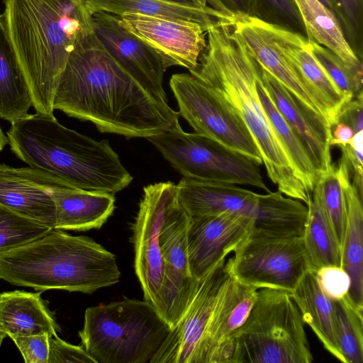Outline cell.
I'll list each match as a JSON object with an SVG mask.
<instances>
[{
  "mask_svg": "<svg viewBox=\"0 0 363 363\" xmlns=\"http://www.w3.org/2000/svg\"><path fill=\"white\" fill-rule=\"evenodd\" d=\"M54 110L93 123L101 133L130 138L159 134L179 118L107 52L93 32L81 37L57 86Z\"/></svg>",
  "mask_w": 363,
  "mask_h": 363,
  "instance_id": "cell-1",
  "label": "cell"
},
{
  "mask_svg": "<svg viewBox=\"0 0 363 363\" xmlns=\"http://www.w3.org/2000/svg\"><path fill=\"white\" fill-rule=\"evenodd\" d=\"M206 40L190 74L216 89L239 115L278 190L306 204L311 194L296 174L259 99L255 84L259 62L231 23L218 21L211 26Z\"/></svg>",
  "mask_w": 363,
  "mask_h": 363,
  "instance_id": "cell-2",
  "label": "cell"
},
{
  "mask_svg": "<svg viewBox=\"0 0 363 363\" xmlns=\"http://www.w3.org/2000/svg\"><path fill=\"white\" fill-rule=\"evenodd\" d=\"M9 34L35 112L53 115L60 76L77 40L94 31L84 0H4Z\"/></svg>",
  "mask_w": 363,
  "mask_h": 363,
  "instance_id": "cell-3",
  "label": "cell"
},
{
  "mask_svg": "<svg viewBox=\"0 0 363 363\" xmlns=\"http://www.w3.org/2000/svg\"><path fill=\"white\" fill-rule=\"evenodd\" d=\"M6 136L18 158L65 186L115 194L133 180L108 140L69 129L54 115L28 113L11 123Z\"/></svg>",
  "mask_w": 363,
  "mask_h": 363,
  "instance_id": "cell-4",
  "label": "cell"
},
{
  "mask_svg": "<svg viewBox=\"0 0 363 363\" xmlns=\"http://www.w3.org/2000/svg\"><path fill=\"white\" fill-rule=\"evenodd\" d=\"M114 254L89 237L52 229L45 235L0 254V279L36 291L92 294L118 283Z\"/></svg>",
  "mask_w": 363,
  "mask_h": 363,
  "instance_id": "cell-5",
  "label": "cell"
},
{
  "mask_svg": "<svg viewBox=\"0 0 363 363\" xmlns=\"http://www.w3.org/2000/svg\"><path fill=\"white\" fill-rule=\"evenodd\" d=\"M171 329L148 301L124 298L87 308L78 334L96 363H150Z\"/></svg>",
  "mask_w": 363,
  "mask_h": 363,
  "instance_id": "cell-6",
  "label": "cell"
},
{
  "mask_svg": "<svg viewBox=\"0 0 363 363\" xmlns=\"http://www.w3.org/2000/svg\"><path fill=\"white\" fill-rule=\"evenodd\" d=\"M304 323L291 293L264 288L234 338L230 363H311Z\"/></svg>",
  "mask_w": 363,
  "mask_h": 363,
  "instance_id": "cell-7",
  "label": "cell"
},
{
  "mask_svg": "<svg viewBox=\"0 0 363 363\" xmlns=\"http://www.w3.org/2000/svg\"><path fill=\"white\" fill-rule=\"evenodd\" d=\"M145 139L184 177L250 185L269 191L257 164L252 160L209 137L186 133L179 118L159 134Z\"/></svg>",
  "mask_w": 363,
  "mask_h": 363,
  "instance_id": "cell-8",
  "label": "cell"
},
{
  "mask_svg": "<svg viewBox=\"0 0 363 363\" xmlns=\"http://www.w3.org/2000/svg\"><path fill=\"white\" fill-rule=\"evenodd\" d=\"M233 252L227 260L232 277L257 289L291 293L310 269L301 237L272 236L251 229Z\"/></svg>",
  "mask_w": 363,
  "mask_h": 363,
  "instance_id": "cell-9",
  "label": "cell"
},
{
  "mask_svg": "<svg viewBox=\"0 0 363 363\" xmlns=\"http://www.w3.org/2000/svg\"><path fill=\"white\" fill-rule=\"evenodd\" d=\"M181 115L196 133L262 164L261 154L247 126L211 86L191 74H174L169 81Z\"/></svg>",
  "mask_w": 363,
  "mask_h": 363,
  "instance_id": "cell-10",
  "label": "cell"
},
{
  "mask_svg": "<svg viewBox=\"0 0 363 363\" xmlns=\"http://www.w3.org/2000/svg\"><path fill=\"white\" fill-rule=\"evenodd\" d=\"M189 217L178 199L177 188L166 206L159 233L163 280L158 313L172 328L193 300L200 281L192 277L187 253Z\"/></svg>",
  "mask_w": 363,
  "mask_h": 363,
  "instance_id": "cell-11",
  "label": "cell"
},
{
  "mask_svg": "<svg viewBox=\"0 0 363 363\" xmlns=\"http://www.w3.org/2000/svg\"><path fill=\"white\" fill-rule=\"evenodd\" d=\"M231 279L225 259L201 279L186 311L171 329L150 363H201L210 321Z\"/></svg>",
  "mask_w": 363,
  "mask_h": 363,
  "instance_id": "cell-12",
  "label": "cell"
},
{
  "mask_svg": "<svg viewBox=\"0 0 363 363\" xmlns=\"http://www.w3.org/2000/svg\"><path fill=\"white\" fill-rule=\"evenodd\" d=\"M171 182H159L144 187L139 209L133 224L134 267L144 299L158 312L163 280V262L159 233L167 201L176 189Z\"/></svg>",
  "mask_w": 363,
  "mask_h": 363,
  "instance_id": "cell-13",
  "label": "cell"
},
{
  "mask_svg": "<svg viewBox=\"0 0 363 363\" xmlns=\"http://www.w3.org/2000/svg\"><path fill=\"white\" fill-rule=\"evenodd\" d=\"M119 18L123 27L155 51L165 69H194L206 46V30L196 23L140 13H124Z\"/></svg>",
  "mask_w": 363,
  "mask_h": 363,
  "instance_id": "cell-14",
  "label": "cell"
},
{
  "mask_svg": "<svg viewBox=\"0 0 363 363\" xmlns=\"http://www.w3.org/2000/svg\"><path fill=\"white\" fill-rule=\"evenodd\" d=\"M92 21L95 34L116 62L152 96L167 103L166 69L155 51L123 27L118 16L100 11L92 14Z\"/></svg>",
  "mask_w": 363,
  "mask_h": 363,
  "instance_id": "cell-15",
  "label": "cell"
},
{
  "mask_svg": "<svg viewBox=\"0 0 363 363\" xmlns=\"http://www.w3.org/2000/svg\"><path fill=\"white\" fill-rule=\"evenodd\" d=\"M252 225L253 218L235 213L189 217L187 253L192 277L201 280L225 259L249 234Z\"/></svg>",
  "mask_w": 363,
  "mask_h": 363,
  "instance_id": "cell-16",
  "label": "cell"
},
{
  "mask_svg": "<svg viewBox=\"0 0 363 363\" xmlns=\"http://www.w3.org/2000/svg\"><path fill=\"white\" fill-rule=\"evenodd\" d=\"M230 23L263 67L304 106L329 123L325 108L279 49L266 23L243 14L234 15Z\"/></svg>",
  "mask_w": 363,
  "mask_h": 363,
  "instance_id": "cell-17",
  "label": "cell"
},
{
  "mask_svg": "<svg viewBox=\"0 0 363 363\" xmlns=\"http://www.w3.org/2000/svg\"><path fill=\"white\" fill-rule=\"evenodd\" d=\"M57 179L30 167L16 168L0 164V205L24 217L55 228V186Z\"/></svg>",
  "mask_w": 363,
  "mask_h": 363,
  "instance_id": "cell-18",
  "label": "cell"
},
{
  "mask_svg": "<svg viewBox=\"0 0 363 363\" xmlns=\"http://www.w3.org/2000/svg\"><path fill=\"white\" fill-rule=\"evenodd\" d=\"M261 77L275 106L305 148L318 178L326 174L333 166L332 127L304 106L262 65Z\"/></svg>",
  "mask_w": 363,
  "mask_h": 363,
  "instance_id": "cell-19",
  "label": "cell"
},
{
  "mask_svg": "<svg viewBox=\"0 0 363 363\" xmlns=\"http://www.w3.org/2000/svg\"><path fill=\"white\" fill-rule=\"evenodd\" d=\"M257 291L232 277L210 321L203 343L201 363H230L235 336L252 308Z\"/></svg>",
  "mask_w": 363,
  "mask_h": 363,
  "instance_id": "cell-20",
  "label": "cell"
},
{
  "mask_svg": "<svg viewBox=\"0 0 363 363\" xmlns=\"http://www.w3.org/2000/svg\"><path fill=\"white\" fill-rule=\"evenodd\" d=\"M266 23V22H265ZM277 45L314 92L328 113L331 127L338 123L345 99L312 53L306 37L266 23Z\"/></svg>",
  "mask_w": 363,
  "mask_h": 363,
  "instance_id": "cell-21",
  "label": "cell"
},
{
  "mask_svg": "<svg viewBox=\"0 0 363 363\" xmlns=\"http://www.w3.org/2000/svg\"><path fill=\"white\" fill-rule=\"evenodd\" d=\"M177 188L189 217L228 212L254 218L257 211L259 194L235 184L183 177Z\"/></svg>",
  "mask_w": 363,
  "mask_h": 363,
  "instance_id": "cell-22",
  "label": "cell"
},
{
  "mask_svg": "<svg viewBox=\"0 0 363 363\" xmlns=\"http://www.w3.org/2000/svg\"><path fill=\"white\" fill-rule=\"evenodd\" d=\"M40 295L21 290L0 293V347L6 337L57 335L60 328Z\"/></svg>",
  "mask_w": 363,
  "mask_h": 363,
  "instance_id": "cell-23",
  "label": "cell"
},
{
  "mask_svg": "<svg viewBox=\"0 0 363 363\" xmlns=\"http://www.w3.org/2000/svg\"><path fill=\"white\" fill-rule=\"evenodd\" d=\"M55 229L86 231L99 229L115 209L114 194L57 186L52 189Z\"/></svg>",
  "mask_w": 363,
  "mask_h": 363,
  "instance_id": "cell-24",
  "label": "cell"
},
{
  "mask_svg": "<svg viewBox=\"0 0 363 363\" xmlns=\"http://www.w3.org/2000/svg\"><path fill=\"white\" fill-rule=\"evenodd\" d=\"M338 167L344 185L347 222L341 251V267L350 278L348 298L363 309V206L362 196L351 184L350 169L344 158Z\"/></svg>",
  "mask_w": 363,
  "mask_h": 363,
  "instance_id": "cell-25",
  "label": "cell"
},
{
  "mask_svg": "<svg viewBox=\"0 0 363 363\" xmlns=\"http://www.w3.org/2000/svg\"><path fill=\"white\" fill-rule=\"evenodd\" d=\"M294 1L305 25L308 40L327 48L337 55L349 69L357 94L362 93V60L357 56L346 40L335 13L318 0Z\"/></svg>",
  "mask_w": 363,
  "mask_h": 363,
  "instance_id": "cell-26",
  "label": "cell"
},
{
  "mask_svg": "<svg viewBox=\"0 0 363 363\" xmlns=\"http://www.w3.org/2000/svg\"><path fill=\"white\" fill-rule=\"evenodd\" d=\"M303 323L318 337L325 349L341 362L345 363L336 330L334 301L322 290L316 272L308 269L291 292Z\"/></svg>",
  "mask_w": 363,
  "mask_h": 363,
  "instance_id": "cell-27",
  "label": "cell"
},
{
  "mask_svg": "<svg viewBox=\"0 0 363 363\" xmlns=\"http://www.w3.org/2000/svg\"><path fill=\"white\" fill-rule=\"evenodd\" d=\"M93 14L106 12L116 16L124 13H140L194 22L206 30L218 21L230 22L232 17L213 8L198 9L164 1L162 0H84Z\"/></svg>",
  "mask_w": 363,
  "mask_h": 363,
  "instance_id": "cell-28",
  "label": "cell"
},
{
  "mask_svg": "<svg viewBox=\"0 0 363 363\" xmlns=\"http://www.w3.org/2000/svg\"><path fill=\"white\" fill-rule=\"evenodd\" d=\"M31 106L30 94L3 13L0 14V119L12 123L26 116Z\"/></svg>",
  "mask_w": 363,
  "mask_h": 363,
  "instance_id": "cell-29",
  "label": "cell"
},
{
  "mask_svg": "<svg viewBox=\"0 0 363 363\" xmlns=\"http://www.w3.org/2000/svg\"><path fill=\"white\" fill-rule=\"evenodd\" d=\"M306 206L303 240L309 269L316 272L326 266L341 267V247L325 211L318 181Z\"/></svg>",
  "mask_w": 363,
  "mask_h": 363,
  "instance_id": "cell-30",
  "label": "cell"
},
{
  "mask_svg": "<svg viewBox=\"0 0 363 363\" xmlns=\"http://www.w3.org/2000/svg\"><path fill=\"white\" fill-rule=\"evenodd\" d=\"M308 216L301 201L285 197L279 190L259 194L252 230L272 236L303 238Z\"/></svg>",
  "mask_w": 363,
  "mask_h": 363,
  "instance_id": "cell-31",
  "label": "cell"
},
{
  "mask_svg": "<svg viewBox=\"0 0 363 363\" xmlns=\"http://www.w3.org/2000/svg\"><path fill=\"white\" fill-rule=\"evenodd\" d=\"M255 84L259 99L277 138L289 157L296 174L306 190L311 194L318 179V174L303 145L267 91L261 77L259 62Z\"/></svg>",
  "mask_w": 363,
  "mask_h": 363,
  "instance_id": "cell-32",
  "label": "cell"
},
{
  "mask_svg": "<svg viewBox=\"0 0 363 363\" xmlns=\"http://www.w3.org/2000/svg\"><path fill=\"white\" fill-rule=\"evenodd\" d=\"M336 330L345 363L363 362V309L346 295L334 301Z\"/></svg>",
  "mask_w": 363,
  "mask_h": 363,
  "instance_id": "cell-33",
  "label": "cell"
},
{
  "mask_svg": "<svg viewBox=\"0 0 363 363\" xmlns=\"http://www.w3.org/2000/svg\"><path fill=\"white\" fill-rule=\"evenodd\" d=\"M320 195L327 216L340 245L344 240L347 208L341 172L333 164L330 169L318 179Z\"/></svg>",
  "mask_w": 363,
  "mask_h": 363,
  "instance_id": "cell-34",
  "label": "cell"
},
{
  "mask_svg": "<svg viewBox=\"0 0 363 363\" xmlns=\"http://www.w3.org/2000/svg\"><path fill=\"white\" fill-rule=\"evenodd\" d=\"M52 229L0 205V254L41 238Z\"/></svg>",
  "mask_w": 363,
  "mask_h": 363,
  "instance_id": "cell-35",
  "label": "cell"
},
{
  "mask_svg": "<svg viewBox=\"0 0 363 363\" xmlns=\"http://www.w3.org/2000/svg\"><path fill=\"white\" fill-rule=\"evenodd\" d=\"M252 16L307 38V31L294 0H251Z\"/></svg>",
  "mask_w": 363,
  "mask_h": 363,
  "instance_id": "cell-36",
  "label": "cell"
},
{
  "mask_svg": "<svg viewBox=\"0 0 363 363\" xmlns=\"http://www.w3.org/2000/svg\"><path fill=\"white\" fill-rule=\"evenodd\" d=\"M335 14L346 40L357 56L362 60L363 0H334Z\"/></svg>",
  "mask_w": 363,
  "mask_h": 363,
  "instance_id": "cell-37",
  "label": "cell"
},
{
  "mask_svg": "<svg viewBox=\"0 0 363 363\" xmlns=\"http://www.w3.org/2000/svg\"><path fill=\"white\" fill-rule=\"evenodd\" d=\"M309 46L315 59L343 95L346 103L357 96L353 78L343 61L333 52L315 42Z\"/></svg>",
  "mask_w": 363,
  "mask_h": 363,
  "instance_id": "cell-38",
  "label": "cell"
},
{
  "mask_svg": "<svg viewBox=\"0 0 363 363\" xmlns=\"http://www.w3.org/2000/svg\"><path fill=\"white\" fill-rule=\"evenodd\" d=\"M315 272L322 290L330 299L335 301L347 295L350 278L341 267L326 266Z\"/></svg>",
  "mask_w": 363,
  "mask_h": 363,
  "instance_id": "cell-39",
  "label": "cell"
},
{
  "mask_svg": "<svg viewBox=\"0 0 363 363\" xmlns=\"http://www.w3.org/2000/svg\"><path fill=\"white\" fill-rule=\"evenodd\" d=\"M11 340L26 363H48L50 335L47 333L13 337Z\"/></svg>",
  "mask_w": 363,
  "mask_h": 363,
  "instance_id": "cell-40",
  "label": "cell"
},
{
  "mask_svg": "<svg viewBox=\"0 0 363 363\" xmlns=\"http://www.w3.org/2000/svg\"><path fill=\"white\" fill-rule=\"evenodd\" d=\"M96 363L82 346L65 342L57 335L50 337L48 363Z\"/></svg>",
  "mask_w": 363,
  "mask_h": 363,
  "instance_id": "cell-41",
  "label": "cell"
},
{
  "mask_svg": "<svg viewBox=\"0 0 363 363\" xmlns=\"http://www.w3.org/2000/svg\"><path fill=\"white\" fill-rule=\"evenodd\" d=\"M342 152V157L347 162L350 169L354 173L353 183L362 196L363 184V130L355 133L350 142L345 145L339 146Z\"/></svg>",
  "mask_w": 363,
  "mask_h": 363,
  "instance_id": "cell-42",
  "label": "cell"
},
{
  "mask_svg": "<svg viewBox=\"0 0 363 363\" xmlns=\"http://www.w3.org/2000/svg\"><path fill=\"white\" fill-rule=\"evenodd\" d=\"M362 93L346 103L339 116L338 122L350 125L354 133L363 130Z\"/></svg>",
  "mask_w": 363,
  "mask_h": 363,
  "instance_id": "cell-43",
  "label": "cell"
},
{
  "mask_svg": "<svg viewBox=\"0 0 363 363\" xmlns=\"http://www.w3.org/2000/svg\"><path fill=\"white\" fill-rule=\"evenodd\" d=\"M209 6L226 16L243 14L252 16L251 0H206Z\"/></svg>",
  "mask_w": 363,
  "mask_h": 363,
  "instance_id": "cell-44",
  "label": "cell"
},
{
  "mask_svg": "<svg viewBox=\"0 0 363 363\" xmlns=\"http://www.w3.org/2000/svg\"><path fill=\"white\" fill-rule=\"evenodd\" d=\"M335 125V129L332 132L331 145L340 146L348 144L355 134L353 129L342 122H338Z\"/></svg>",
  "mask_w": 363,
  "mask_h": 363,
  "instance_id": "cell-45",
  "label": "cell"
},
{
  "mask_svg": "<svg viewBox=\"0 0 363 363\" xmlns=\"http://www.w3.org/2000/svg\"><path fill=\"white\" fill-rule=\"evenodd\" d=\"M172 4L183 5L198 9L211 8L208 6L206 0H162Z\"/></svg>",
  "mask_w": 363,
  "mask_h": 363,
  "instance_id": "cell-46",
  "label": "cell"
},
{
  "mask_svg": "<svg viewBox=\"0 0 363 363\" xmlns=\"http://www.w3.org/2000/svg\"><path fill=\"white\" fill-rule=\"evenodd\" d=\"M7 144H9L8 138L3 132L0 125V152L4 148V147Z\"/></svg>",
  "mask_w": 363,
  "mask_h": 363,
  "instance_id": "cell-47",
  "label": "cell"
},
{
  "mask_svg": "<svg viewBox=\"0 0 363 363\" xmlns=\"http://www.w3.org/2000/svg\"><path fill=\"white\" fill-rule=\"evenodd\" d=\"M318 1L320 2H321L324 6H325L328 9H330L332 12H333L335 13L334 0H318Z\"/></svg>",
  "mask_w": 363,
  "mask_h": 363,
  "instance_id": "cell-48",
  "label": "cell"
}]
</instances>
